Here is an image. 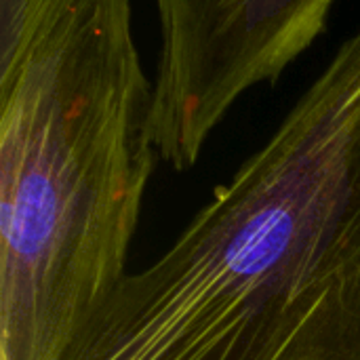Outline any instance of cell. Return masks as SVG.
<instances>
[{
  "mask_svg": "<svg viewBox=\"0 0 360 360\" xmlns=\"http://www.w3.org/2000/svg\"><path fill=\"white\" fill-rule=\"evenodd\" d=\"M160 57L154 135L175 171L196 165L207 139L253 86L274 84L327 30L335 0H154Z\"/></svg>",
  "mask_w": 360,
  "mask_h": 360,
  "instance_id": "cell-3",
  "label": "cell"
},
{
  "mask_svg": "<svg viewBox=\"0 0 360 360\" xmlns=\"http://www.w3.org/2000/svg\"><path fill=\"white\" fill-rule=\"evenodd\" d=\"M65 360H360V27Z\"/></svg>",
  "mask_w": 360,
  "mask_h": 360,
  "instance_id": "cell-1",
  "label": "cell"
},
{
  "mask_svg": "<svg viewBox=\"0 0 360 360\" xmlns=\"http://www.w3.org/2000/svg\"><path fill=\"white\" fill-rule=\"evenodd\" d=\"M76 0H0V86Z\"/></svg>",
  "mask_w": 360,
  "mask_h": 360,
  "instance_id": "cell-4",
  "label": "cell"
},
{
  "mask_svg": "<svg viewBox=\"0 0 360 360\" xmlns=\"http://www.w3.org/2000/svg\"><path fill=\"white\" fill-rule=\"evenodd\" d=\"M133 0H76L0 86V360H65L127 278L160 158Z\"/></svg>",
  "mask_w": 360,
  "mask_h": 360,
  "instance_id": "cell-2",
  "label": "cell"
}]
</instances>
